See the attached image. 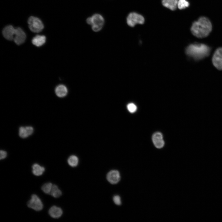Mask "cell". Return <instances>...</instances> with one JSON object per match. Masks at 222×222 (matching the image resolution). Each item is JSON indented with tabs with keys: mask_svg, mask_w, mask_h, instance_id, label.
Returning <instances> with one entry per match:
<instances>
[{
	"mask_svg": "<svg viewBox=\"0 0 222 222\" xmlns=\"http://www.w3.org/2000/svg\"><path fill=\"white\" fill-rule=\"evenodd\" d=\"M212 24L209 19L203 17L193 23L191 30L195 36L202 38L209 35L212 31Z\"/></svg>",
	"mask_w": 222,
	"mask_h": 222,
	"instance_id": "6da1fadb",
	"label": "cell"
},
{
	"mask_svg": "<svg viewBox=\"0 0 222 222\" xmlns=\"http://www.w3.org/2000/svg\"><path fill=\"white\" fill-rule=\"evenodd\" d=\"M210 51V48L205 44L195 43L191 44L187 47L186 53L188 56L198 60L208 56Z\"/></svg>",
	"mask_w": 222,
	"mask_h": 222,
	"instance_id": "7a4b0ae2",
	"label": "cell"
},
{
	"mask_svg": "<svg viewBox=\"0 0 222 222\" xmlns=\"http://www.w3.org/2000/svg\"><path fill=\"white\" fill-rule=\"evenodd\" d=\"M86 22L88 24L91 26L92 28L94 31L98 32L103 27L104 20L101 15L96 14L86 19Z\"/></svg>",
	"mask_w": 222,
	"mask_h": 222,
	"instance_id": "3957f363",
	"label": "cell"
},
{
	"mask_svg": "<svg viewBox=\"0 0 222 222\" xmlns=\"http://www.w3.org/2000/svg\"><path fill=\"white\" fill-rule=\"evenodd\" d=\"M29 27L30 30L35 33L41 32L44 28L42 21L38 18L31 16L28 20Z\"/></svg>",
	"mask_w": 222,
	"mask_h": 222,
	"instance_id": "277c9868",
	"label": "cell"
},
{
	"mask_svg": "<svg viewBox=\"0 0 222 222\" xmlns=\"http://www.w3.org/2000/svg\"><path fill=\"white\" fill-rule=\"evenodd\" d=\"M128 25L131 27H134L137 24H143L144 23L145 19L141 15L136 12L130 13L126 18Z\"/></svg>",
	"mask_w": 222,
	"mask_h": 222,
	"instance_id": "5b68a950",
	"label": "cell"
},
{
	"mask_svg": "<svg viewBox=\"0 0 222 222\" xmlns=\"http://www.w3.org/2000/svg\"><path fill=\"white\" fill-rule=\"evenodd\" d=\"M27 205L28 207L36 211L42 210L43 207L42 202L37 195H32L31 199L28 202Z\"/></svg>",
	"mask_w": 222,
	"mask_h": 222,
	"instance_id": "8992f818",
	"label": "cell"
},
{
	"mask_svg": "<svg viewBox=\"0 0 222 222\" xmlns=\"http://www.w3.org/2000/svg\"><path fill=\"white\" fill-rule=\"evenodd\" d=\"M212 60L215 67L219 70H222V47L216 50L213 55Z\"/></svg>",
	"mask_w": 222,
	"mask_h": 222,
	"instance_id": "52a82bcc",
	"label": "cell"
},
{
	"mask_svg": "<svg viewBox=\"0 0 222 222\" xmlns=\"http://www.w3.org/2000/svg\"><path fill=\"white\" fill-rule=\"evenodd\" d=\"M26 35L24 31L20 27L15 28L13 40L18 45H20L25 42Z\"/></svg>",
	"mask_w": 222,
	"mask_h": 222,
	"instance_id": "ba28073f",
	"label": "cell"
},
{
	"mask_svg": "<svg viewBox=\"0 0 222 222\" xmlns=\"http://www.w3.org/2000/svg\"><path fill=\"white\" fill-rule=\"evenodd\" d=\"M106 179L110 183L116 184L118 183L121 179L120 173L116 170H111L107 174Z\"/></svg>",
	"mask_w": 222,
	"mask_h": 222,
	"instance_id": "9c48e42d",
	"label": "cell"
},
{
	"mask_svg": "<svg viewBox=\"0 0 222 222\" xmlns=\"http://www.w3.org/2000/svg\"><path fill=\"white\" fill-rule=\"evenodd\" d=\"M15 28L12 26L9 25L5 27L2 31V35L4 37L9 40H13Z\"/></svg>",
	"mask_w": 222,
	"mask_h": 222,
	"instance_id": "30bf717a",
	"label": "cell"
},
{
	"mask_svg": "<svg viewBox=\"0 0 222 222\" xmlns=\"http://www.w3.org/2000/svg\"><path fill=\"white\" fill-rule=\"evenodd\" d=\"M153 143L155 146L158 148H162L164 146V142L163 136L160 132H156L153 134L152 137Z\"/></svg>",
	"mask_w": 222,
	"mask_h": 222,
	"instance_id": "8fae6325",
	"label": "cell"
},
{
	"mask_svg": "<svg viewBox=\"0 0 222 222\" xmlns=\"http://www.w3.org/2000/svg\"><path fill=\"white\" fill-rule=\"evenodd\" d=\"M33 129L31 126L21 127L19 130V136L23 138H25L32 134Z\"/></svg>",
	"mask_w": 222,
	"mask_h": 222,
	"instance_id": "7c38bea8",
	"label": "cell"
},
{
	"mask_svg": "<svg viewBox=\"0 0 222 222\" xmlns=\"http://www.w3.org/2000/svg\"><path fill=\"white\" fill-rule=\"evenodd\" d=\"M48 213L50 216L54 218H58L62 216L63 214V211L60 208L53 206L50 208Z\"/></svg>",
	"mask_w": 222,
	"mask_h": 222,
	"instance_id": "4fadbf2b",
	"label": "cell"
},
{
	"mask_svg": "<svg viewBox=\"0 0 222 222\" xmlns=\"http://www.w3.org/2000/svg\"><path fill=\"white\" fill-rule=\"evenodd\" d=\"M178 0H162V5L169 9L174 10L177 7Z\"/></svg>",
	"mask_w": 222,
	"mask_h": 222,
	"instance_id": "5bb4252c",
	"label": "cell"
},
{
	"mask_svg": "<svg viewBox=\"0 0 222 222\" xmlns=\"http://www.w3.org/2000/svg\"><path fill=\"white\" fill-rule=\"evenodd\" d=\"M46 40V38L45 36L38 35L33 38L32 42L35 46L40 47L45 43Z\"/></svg>",
	"mask_w": 222,
	"mask_h": 222,
	"instance_id": "9a60e30c",
	"label": "cell"
},
{
	"mask_svg": "<svg viewBox=\"0 0 222 222\" xmlns=\"http://www.w3.org/2000/svg\"><path fill=\"white\" fill-rule=\"evenodd\" d=\"M55 93L56 95L60 97L66 96L68 92L66 87L64 85L60 84L57 86L55 89Z\"/></svg>",
	"mask_w": 222,
	"mask_h": 222,
	"instance_id": "2e32d148",
	"label": "cell"
},
{
	"mask_svg": "<svg viewBox=\"0 0 222 222\" xmlns=\"http://www.w3.org/2000/svg\"><path fill=\"white\" fill-rule=\"evenodd\" d=\"M32 172L33 174L37 176L42 175L45 171V168L37 163L34 164L32 166Z\"/></svg>",
	"mask_w": 222,
	"mask_h": 222,
	"instance_id": "e0dca14e",
	"label": "cell"
},
{
	"mask_svg": "<svg viewBox=\"0 0 222 222\" xmlns=\"http://www.w3.org/2000/svg\"><path fill=\"white\" fill-rule=\"evenodd\" d=\"M50 194L54 197L57 198L62 195V193L56 185H53Z\"/></svg>",
	"mask_w": 222,
	"mask_h": 222,
	"instance_id": "ac0fdd59",
	"label": "cell"
},
{
	"mask_svg": "<svg viewBox=\"0 0 222 222\" xmlns=\"http://www.w3.org/2000/svg\"><path fill=\"white\" fill-rule=\"evenodd\" d=\"M68 162L70 166L75 167L78 165L79 162V159L78 157L76 156L71 155L68 159Z\"/></svg>",
	"mask_w": 222,
	"mask_h": 222,
	"instance_id": "d6986e66",
	"label": "cell"
},
{
	"mask_svg": "<svg viewBox=\"0 0 222 222\" xmlns=\"http://www.w3.org/2000/svg\"><path fill=\"white\" fill-rule=\"evenodd\" d=\"M52 184L50 182L44 184L41 187V189L45 193L50 194L52 187Z\"/></svg>",
	"mask_w": 222,
	"mask_h": 222,
	"instance_id": "ffe728a7",
	"label": "cell"
},
{
	"mask_svg": "<svg viewBox=\"0 0 222 222\" xmlns=\"http://www.w3.org/2000/svg\"><path fill=\"white\" fill-rule=\"evenodd\" d=\"M189 5V2L186 0H178L177 7L179 9H185Z\"/></svg>",
	"mask_w": 222,
	"mask_h": 222,
	"instance_id": "44dd1931",
	"label": "cell"
},
{
	"mask_svg": "<svg viewBox=\"0 0 222 222\" xmlns=\"http://www.w3.org/2000/svg\"><path fill=\"white\" fill-rule=\"evenodd\" d=\"M127 108L128 111L131 113L135 112L137 109L136 105L133 103L129 104L127 105Z\"/></svg>",
	"mask_w": 222,
	"mask_h": 222,
	"instance_id": "7402d4cb",
	"label": "cell"
},
{
	"mask_svg": "<svg viewBox=\"0 0 222 222\" xmlns=\"http://www.w3.org/2000/svg\"><path fill=\"white\" fill-rule=\"evenodd\" d=\"M113 200L114 203L117 205H120L121 204V199L118 195L114 196L113 197Z\"/></svg>",
	"mask_w": 222,
	"mask_h": 222,
	"instance_id": "603a6c76",
	"label": "cell"
},
{
	"mask_svg": "<svg viewBox=\"0 0 222 222\" xmlns=\"http://www.w3.org/2000/svg\"><path fill=\"white\" fill-rule=\"evenodd\" d=\"M0 159H3L6 157L7 153L5 151L1 150L0 151Z\"/></svg>",
	"mask_w": 222,
	"mask_h": 222,
	"instance_id": "cb8c5ba5",
	"label": "cell"
}]
</instances>
